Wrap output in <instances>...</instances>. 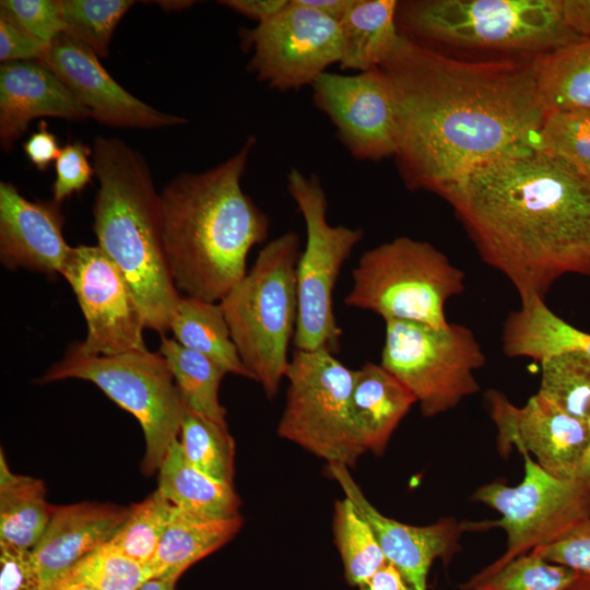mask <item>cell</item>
I'll return each instance as SVG.
<instances>
[{"mask_svg": "<svg viewBox=\"0 0 590 590\" xmlns=\"http://www.w3.org/2000/svg\"><path fill=\"white\" fill-rule=\"evenodd\" d=\"M130 506L82 502L54 507L50 521L32 548L43 590H51L84 556L108 542Z\"/></svg>", "mask_w": 590, "mask_h": 590, "instance_id": "obj_20", "label": "cell"}, {"mask_svg": "<svg viewBox=\"0 0 590 590\" xmlns=\"http://www.w3.org/2000/svg\"><path fill=\"white\" fill-rule=\"evenodd\" d=\"M169 331L178 343L210 357L227 374L252 379L232 340L220 304L181 295Z\"/></svg>", "mask_w": 590, "mask_h": 590, "instance_id": "obj_28", "label": "cell"}, {"mask_svg": "<svg viewBox=\"0 0 590 590\" xmlns=\"http://www.w3.org/2000/svg\"><path fill=\"white\" fill-rule=\"evenodd\" d=\"M186 459L208 476L233 485L235 441L227 425L185 409L178 437Z\"/></svg>", "mask_w": 590, "mask_h": 590, "instance_id": "obj_33", "label": "cell"}, {"mask_svg": "<svg viewBox=\"0 0 590 590\" xmlns=\"http://www.w3.org/2000/svg\"><path fill=\"white\" fill-rule=\"evenodd\" d=\"M239 35L243 48L252 51L248 71L280 92L311 86L342 59L339 23L299 0H288L272 19Z\"/></svg>", "mask_w": 590, "mask_h": 590, "instance_id": "obj_13", "label": "cell"}, {"mask_svg": "<svg viewBox=\"0 0 590 590\" xmlns=\"http://www.w3.org/2000/svg\"><path fill=\"white\" fill-rule=\"evenodd\" d=\"M536 392L568 415L590 420V356L577 351L563 352L540 362Z\"/></svg>", "mask_w": 590, "mask_h": 590, "instance_id": "obj_34", "label": "cell"}, {"mask_svg": "<svg viewBox=\"0 0 590 590\" xmlns=\"http://www.w3.org/2000/svg\"><path fill=\"white\" fill-rule=\"evenodd\" d=\"M38 62L51 70L103 125L157 129L187 122L184 117L160 111L134 97L111 78L91 48L67 34L52 40Z\"/></svg>", "mask_w": 590, "mask_h": 590, "instance_id": "obj_17", "label": "cell"}, {"mask_svg": "<svg viewBox=\"0 0 590 590\" xmlns=\"http://www.w3.org/2000/svg\"><path fill=\"white\" fill-rule=\"evenodd\" d=\"M485 400L503 457L516 448L520 453H532L548 473L577 480L590 440L588 422L568 415L538 393L523 406L495 389L485 392Z\"/></svg>", "mask_w": 590, "mask_h": 590, "instance_id": "obj_16", "label": "cell"}, {"mask_svg": "<svg viewBox=\"0 0 590 590\" xmlns=\"http://www.w3.org/2000/svg\"><path fill=\"white\" fill-rule=\"evenodd\" d=\"M288 0H223L221 4L243 15L255 20L258 24L264 23L276 15Z\"/></svg>", "mask_w": 590, "mask_h": 590, "instance_id": "obj_45", "label": "cell"}, {"mask_svg": "<svg viewBox=\"0 0 590 590\" xmlns=\"http://www.w3.org/2000/svg\"><path fill=\"white\" fill-rule=\"evenodd\" d=\"M396 19L402 36L470 60H535L580 37L563 0L398 1Z\"/></svg>", "mask_w": 590, "mask_h": 590, "instance_id": "obj_5", "label": "cell"}, {"mask_svg": "<svg viewBox=\"0 0 590 590\" xmlns=\"http://www.w3.org/2000/svg\"><path fill=\"white\" fill-rule=\"evenodd\" d=\"M311 87L314 105L330 119L354 158L376 162L394 156V98L379 67L356 74L326 72Z\"/></svg>", "mask_w": 590, "mask_h": 590, "instance_id": "obj_15", "label": "cell"}, {"mask_svg": "<svg viewBox=\"0 0 590 590\" xmlns=\"http://www.w3.org/2000/svg\"><path fill=\"white\" fill-rule=\"evenodd\" d=\"M397 7L396 0H354L339 22L342 70L363 72L385 61L400 38Z\"/></svg>", "mask_w": 590, "mask_h": 590, "instance_id": "obj_25", "label": "cell"}, {"mask_svg": "<svg viewBox=\"0 0 590 590\" xmlns=\"http://www.w3.org/2000/svg\"><path fill=\"white\" fill-rule=\"evenodd\" d=\"M174 505L158 491L130 506V512L109 540L123 554L146 567L168 526Z\"/></svg>", "mask_w": 590, "mask_h": 590, "instance_id": "obj_36", "label": "cell"}, {"mask_svg": "<svg viewBox=\"0 0 590 590\" xmlns=\"http://www.w3.org/2000/svg\"><path fill=\"white\" fill-rule=\"evenodd\" d=\"M178 579L173 577L153 578L148 580L139 590H176Z\"/></svg>", "mask_w": 590, "mask_h": 590, "instance_id": "obj_49", "label": "cell"}, {"mask_svg": "<svg viewBox=\"0 0 590 590\" xmlns=\"http://www.w3.org/2000/svg\"><path fill=\"white\" fill-rule=\"evenodd\" d=\"M0 590H43L32 550L0 543Z\"/></svg>", "mask_w": 590, "mask_h": 590, "instance_id": "obj_42", "label": "cell"}, {"mask_svg": "<svg viewBox=\"0 0 590 590\" xmlns=\"http://www.w3.org/2000/svg\"><path fill=\"white\" fill-rule=\"evenodd\" d=\"M327 471L368 521L386 559L399 569L412 590H427L433 562L441 559L448 564L461 550L459 539L467 531L465 522L447 517L423 527L405 524L379 512L365 497L346 465L328 463Z\"/></svg>", "mask_w": 590, "mask_h": 590, "instance_id": "obj_18", "label": "cell"}, {"mask_svg": "<svg viewBox=\"0 0 590 590\" xmlns=\"http://www.w3.org/2000/svg\"><path fill=\"white\" fill-rule=\"evenodd\" d=\"M354 375L327 349L295 350L278 435L327 463L354 467L365 453L351 420Z\"/></svg>", "mask_w": 590, "mask_h": 590, "instance_id": "obj_11", "label": "cell"}, {"mask_svg": "<svg viewBox=\"0 0 590 590\" xmlns=\"http://www.w3.org/2000/svg\"><path fill=\"white\" fill-rule=\"evenodd\" d=\"M71 285L87 324L86 355L146 351L142 312L119 269L98 246L72 248L61 274Z\"/></svg>", "mask_w": 590, "mask_h": 590, "instance_id": "obj_14", "label": "cell"}, {"mask_svg": "<svg viewBox=\"0 0 590 590\" xmlns=\"http://www.w3.org/2000/svg\"><path fill=\"white\" fill-rule=\"evenodd\" d=\"M358 587L359 590H412L399 569L388 560Z\"/></svg>", "mask_w": 590, "mask_h": 590, "instance_id": "obj_46", "label": "cell"}, {"mask_svg": "<svg viewBox=\"0 0 590 590\" xmlns=\"http://www.w3.org/2000/svg\"><path fill=\"white\" fill-rule=\"evenodd\" d=\"M564 17L580 37H590V0H563Z\"/></svg>", "mask_w": 590, "mask_h": 590, "instance_id": "obj_47", "label": "cell"}, {"mask_svg": "<svg viewBox=\"0 0 590 590\" xmlns=\"http://www.w3.org/2000/svg\"><path fill=\"white\" fill-rule=\"evenodd\" d=\"M166 359L185 409L227 425L219 387L226 370L210 357L162 335L158 349Z\"/></svg>", "mask_w": 590, "mask_h": 590, "instance_id": "obj_30", "label": "cell"}, {"mask_svg": "<svg viewBox=\"0 0 590 590\" xmlns=\"http://www.w3.org/2000/svg\"><path fill=\"white\" fill-rule=\"evenodd\" d=\"M333 534L351 586H359L386 564L373 528L346 496L334 504Z\"/></svg>", "mask_w": 590, "mask_h": 590, "instance_id": "obj_32", "label": "cell"}, {"mask_svg": "<svg viewBox=\"0 0 590 590\" xmlns=\"http://www.w3.org/2000/svg\"><path fill=\"white\" fill-rule=\"evenodd\" d=\"M150 579L146 567L128 557L108 541L79 560L55 587L139 590Z\"/></svg>", "mask_w": 590, "mask_h": 590, "instance_id": "obj_35", "label": "cell"}, {"mask_svg": "<svg viewBox=\"0 0 590 590\" xmlns=\"http://www.w3.org/2000/svg\"><path fill=\"white\" fill-rule=\"evenodd\" d=\"M23 150L28 160L42 172L56 162L61 152L56 135L47 129L44 121L40 122L38 130L24 142Z\"/></svg>", "mask_w": 590, "mask_h": 590, "instance_id": "obj_44", "label": "cell"}, {"mask_svg": "<svg viewBox=\"0 0 590 590\" xmlns=\"http://www.w3.org/2000/svg\"><path fill=\"white\" fill-rule=\"evenodd\" d=\"M583 575L530 552L482 569L461 590H569Z\"/></svg>", "mask_w": 590, "mask_h": 590, "instance_id": "obj_31", "label": "cell"}, {"mask_svg": "<svg viewBox=\"0 0 590 590\" xmlns=\"http://www.w3.org/2000/svg\"><path fill=\"white\" fill-rule=\"evenodd\" d=\"M241 526L240 515L209 518L174 506L165 533L146 566L151 579H179L194 563L228 543Z\"/></svg>", "mask_w": 590, "mask_h": 590, "instance_id": "obj_23", "label": "cell"}, {"mask_svg": "<svg viewBox=\"0 0 590 590\" xmlns=\"http://www.w3.org/2000/svg\"><path fill=\"white\" fill-rule=\"evenodd\" d=\"M534 61L458 58L400 34L379 68L394 98L405 187L438 193L492 158L538 149L547 111Z\"/></svg>", "mask_w": 590, "mask_h": 590, "instance_id": "obj_1", "label": "cell"}, {"mask_svg": "<svg viewBox=\"0 0 590 590\" xmlns=\"http://www.w3.org/2000/svg\"><path fill=\"white\" fill-rule=\"evenodd\" d=\"M133 4L131 0H59L64 34L106 58L116 26Z\"/></svg>", "mask_w": 590, "mask_h": 590, "instance_id": "obj_37", "label": "cell"}, {"mask_svg": "<svg viewBox=\"0 0 590 590\" xmlns=\"http://www.w3.org/2000/svg\"><path fill=\"white\" fill-rule=\"evenodd\" d=\"M51 590H93V589L81 587V586H71V587H55Z\"/></svg>", "mask_w": 590, "mask_h": 590, "instance_id": "obj_53", "label": "cell"}, {"mask_svg": "<svg viewBox=\"0 0 590 590\" xmlns=\"http://www.w3.org/2000/svg\"><path fill=\"white\" fill-rule=\"evenodd\" d=\"M415 402L412 392L380 364L365 363L355 370L351 420L362 449L382 455Z\"/></svg>", "mask_w": 590, "mask_h": 590, "instance_id": "obj_22", "label": "cell"}, {"mask_svg": "<svg viewBox=\"0 0 590 590\" xmlns=\"http://www.w3.org/2000/svg\"><path fill=\"white\" fill-rule=\"evenodd\" d=\"M255 144L249 135L226 161L181 174L160 193L164 252L184 296L221 302L246 275L250 249L269 235L268 215L241 188Z\"/></svg>", "mask_w": 590, "mask_h": 590, "instance_id": "obj_3", "label": "cell"}, {"mask_svg": "<svg viewBox=\"0 0 590 590\" xmlns=\"http://www.w3.org/2000/svg\"><path fill=\"white\" fill-rule=\"evenodd\" d=\"M63 223L55 201H30L14 185L0 182V261L5 268L62 274L72 250Z\"/></svg>", "mask_w": 590, "mask_h": 590, "instance_id": "obj_19", "label": "cell"}, {"mask_svg": "<svg viewBox=\"0 0 590 590\" xmlns=\"http://www.w3.org/2000/svg\"><path fill=\"white\" fill-rule=\"evenodd\" d=\"M287 190L306 226L305 249L296 271L298 314L293 344L300 351L327 349L335 354L342 330L333 310V290L364 232L328 222V200L317 175L292 168Z\"/></svg>", "mask_w": 590, "mask_h": 590, "instance_id": "obj_9", "label": "cell"}, {"mask_svg": "<svg viewBox=\"0 0 590 590\" xmlns=\"http://www.w3.org/2000/svg\"><path fill=\"white\" fill-rule=\"evenodd\" d=\"M349 307L385 321L449 326L445 305L464 291L465 274L430 243L401 236L365 251L352 271Z\"/></svg>", "mask_w": 590, "mask_h": 590, "instance_id": "obj_7", "label": "cell"}, {"mask_svg": "<svg viewBox=\"0 0 590 590\" xmlns=\"http://www.w3.org/2000/svg\"><path fill=\"white\" fill-rule=\"evenodd\" d=\"M304 5L340 22L352 7L354 0H299Z\"/></svg>", "mask_w": 590, "mask_h": 590, "instance_id": "obj_48", "label": "cell"}, {"mask_svg": "<svg viewBox=\"0 0 590 590\" xmlns=\"http://www.w3.org/2000/svg\"><path fill=\"white\" fill-rule=\"evenodd\" d=\"M547 562L590 576V518L585 519L558 540L532 551Z\"/></svg>", "mask_w": 590, "mask_h": 590, "instance_id": "obj_41", "label": "cell"}, {"mask_svg": "<svg viewBox=\"0 0 590 590\" xmlns=\"http://www.w3.org/2000/svg\"><path fill=\"white\" fill-rule=\"evenodd\" d=\"M437 194L521 303L544 299L565 274L590 278V180L563 161L519 150L474 167Z\"/></svg>", "mask_w": 590, "mask_h": 590, "instance_id": "obj_2", "label": "cell"}, {"mask_svg": "<svg viewBox=\"0 0 590 590\" xmlns=\"http://www.w3.org/2000/svg\"><path fill=\"white\" fill-rule=\"evenodd\" d=\"M92 151L98 179L93 205L97 246L123 275L145 327L164 335L181 294L164 252L160 193L149 165L138 151L115 138L97 137Z\"/></svg>", "mask_w": 590, "mask_h": 590, "instance_id": "obj_4", "label": "cell"}, {"mask_svg": "<svg viewBox=\"0 0 590 590\" xmlns=\"http://www.w3.org/2000/svg\"><path fill=\"white\" fill-rule=\"evenodd\" d=\"M300 239L288 231L270 240L249 272L219 302L239 357L269 399L290 364L297 314Z\"/></svg>", "mask_w": 590, "mask_h": 590, "instance_id": "obj_6", "label": "cell"}, {"mask_svg": "<svg viewBox=\"0 0 590 590\" xmlns=\"http://www.w3.org/2000/svg\"><path fill=\"white\" fill-rule=\"evenodd\" d=\"M158 3H161V5L167 10H170V9L179 10L182 8H188L194 2L193 1H161Z\"/></svg>", "mask_w": 590, "mask_h": 590, "instance_id": "obj_51", "label": "cell"}, {"mask_svg": "<svg viewBox=\"0 0 590 590\" xmlns=\"http://www.w3.org/2000/svg\"><path fill=\"white\" fill-rule=\"evenodd\" d=\"M0 12L48 44L66 31L59 0H1Z\"/></svg>", "mask_w": 590, "mask_h": 590, "instance_id": "obj_39", "label": "cell"}, {"mask_svg": "<svg viewBox=\"0 0 590 590\" xmlns=\"http://www.w3.org/2000/svg\"><path fill=\"white\" fill-rule=\"evenodd\" d=\"M385 322L380 365L412 392L423 416L445 413L480 390L474 371L485 364V354L470 328Z\"/></svg>", "mask_w": 590, "mask_h": 590, "instance_id": "obj_10", "label": "cell"}, {"mask_svg": "<svg viewBox=\"0 0 590 590\" xmlns=\"http://www.w3.org/2000/svg\"><path fill=\"white\" fill-rule=\"evenodd\" d=\"M92 149L86 144L74 141L61 148L55 162L56 178L52 184V201L60 204L72 193L79 192L92 180L95 175Z\"/></svg>", "mask_w": 590, "mask_h": 590, "instance_id": "obj_40", "label": "cell"}, {"mask_svg": "<svg viewBox=\"0 0 590 590\" xmlns=\"http://www.w3.org/2000/svg\"><path fill=\"white\" fill-rule=\"evenodd\" d=\"M157 472V489L174 506L209 518L240 515L241 500L234 486L194 468L186 459L179 440L172 445Z\"/></svg>", "mask_w": 590, "mask_h": 590, "instance_id": "obj_26", "label": "cell"}, {"mask_svg": "<svg viewBox=\"0 0 590 590\" xmlns=\"http://www.w3.org/2000/svg\"><path fill=\"white\" fill-rule=\"evenodd\" d=\"M55 505L39 479L13 473L0 451V543L32 550L45 532Z\"/></svg>", "mask_w": 590, "mask_h": 590, "instance_id": "obj_27", "label": "cell"}, {"mask_svg": "<svg viewBox=\"0 0 590 590\" xmlns=\"http://www.w3.org/2000/svg\"><path fill=\"white\" fill-rule=\"evenodd\" d=\"M569 590H590V576L583 575L582 578Z\"/></svg>", "mask_w": 590, "mask_h": 590, "instance_id": "obj_52", "label": "cell"}, {"mask_svg": "<svg viewBox=\"0 0 590 590\" xmlns=\"http://www.w3.org/2000/svg\"><path fill=\"white\" fill-rule=\"evenodd\" d=\"M524 475L516 486L494 481L476 489L472 499L495 509L498 520L468 522L465 530L498 527L505 530V553L494 564H504L553 543L573 527L590 518V487L579 480L559 479L541 468L529 453Z\"/></svg>", "mask_w": 590, "mask_h": 590, "instance_id": "obj_12", "label": "cell"}, {"mask_svg": "<svg viewBox=\"0 0 590 590\" xmlns=\"http://www.w3.org/2000/svg\"><path fill=\"white\" fill-rule=\"evenodd\" d=\"M40 117L86 120L92 113L61 80L37 61L1 63L0 144L9 151Z\"/></svg>", "mask_w": 590, "mask_h": 590, "instance_id": "obj_21", "label": "cell"}, {"mask_svg": "<svg viewBox=\"0 0 590 590\" xmlns=\"http://www.w3.org/2000/svg\"><path fill=\"white\" fill-rule=\"evenodd\" d=\"M588 425L590 430V420L588 421ZM577 480L590 487V440Z\"/></svg>", "mask_w": 590, "mask_h": 590, "instance_id": "obj_50", "label": "cell"}, {"mask_svg": "<svg viewBox=\"0 0 590 590\" xmlns=\"http://www.w3.org/2000/svg\"><path fill=\"white\" fill-rule=\"evenodd\" d=\"M503 352L508 357L541 362L552 355L577 351L590 356V334L555 315L544 299L533 298L505 319Z\"/></svg>", "mask_w": 590, "mask_h": 590, "instance_id": "obj_24", "label": "cell"}, {"mask_svg": "<svg viewBox=\"0 0 590 590\" xmlns=\"http://www.w3.org/2000/svg\"><path fill=\"white\" fill-rule=\"evenodd\" d=\"M534 64L546 111L590 109V37H578Z\"/></svg>", "mask_w": 590, "mask_h": 590, "instance_id": "obj_29", "label": "cell"}, {"mask_svg": "<svg viewBox=\"0 0 590 590\" xmlns=\"http://www.w3.org/2000/svg\"><path fill=\"white\" fill-rule=\"evenodd\" d=\"M69 378L93 382L138 420L145 444L141 471L145 475L158 471L169 448L178 440L185 411L172 371L161 353L146 350L115 356L86 355L74 343L38 382Z\"/></svg>", "mask_w": 590, "mask_h": 590, "instance_id": "obj_8", "label": "cell"}, {"mask_svg": "<svg viewBox=\"0 0 590 590\" xmlns=\"http://www.w3.org/2000/svg\"><path fill=\"white\" fill-rule=\"evenodd\" d=\"M50 44L20 26L5 13L0 12V61H40Z\"/></svg>", "mask_w": 590, "mask_h": 590, "instance_id": "obj_43", "label": "cell"}, {"mask_svg": "<svg viewBox=\"0 0 590 590\" xmlns=\"http://www.w3.org/2000/svg\"><path fill=\"white\" fill-rule=\"evenodd\" d=\"M538 149L590 180V109L547 111Z\"/></svg>", "mask_w": 590, "mask_h": 590, "instance_id": "obj_38", "label": "cell"}]
</instances>
